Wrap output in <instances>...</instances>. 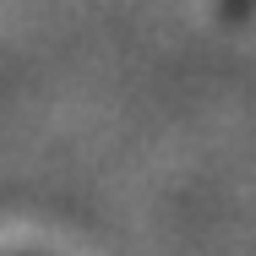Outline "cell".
Returning a JSON list of instances; mask_svg holds the SVG:
<instances>
[{
  "label": "cell",
  "instance_id": "1",
  "mask_svg": "<svg viewBox=\"0 0 256 256\" xmlns=\"http://www.w3.org/2000/svg\"><path fill=\"white\" fill-rule=\"evenodd\" d=\"M229 6H251V0H229Z\"/></svg>",
  "mask_w": 256,
  "mask_h": 256
}]
</instances>
